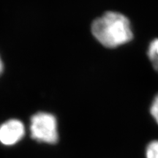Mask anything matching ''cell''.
<instances>
[{"label": "cell", "instance_id": "3957f363", "mask_svg": "<svg viewBox=\"0 0 158 158\" xmlns=\"http://www.w3.org/2000/svg\"><path fill=\"white\" fill-rule=\"evenodd\" d=\"M25 128L18 119H10L0 126V142L5 146H12L22 139Z\"/></svg>", "mask_w": 158, "mask_h": 158}, {"label": "cell", "instance_id": "52a82bcc", "mask_svg": "<svg viewBox=\"0 0 158 158\" xmlns=\"http://www.w3.org/2000/svg\"><path fill=\"white\" fill-rule=\"evenodd\" d=\"M2 70H3V63L2 62L1 58H0V74L2 73Z\"/></svg>", "mask_w": 158, "mask_h": 158}, {"label": "cell", "instance_id": "277c9868", "mask_svg": "<svg viewBox=\"0 0 158 158\" xmlns=\"http://www.w3.org/2000/svg\"><path fill=\"white\" fill-rule=\"evenodd\" d=\"M147 53L153 68L158 72V38L153 39L150 42Z\"/></svg>", "mask_w": 158, "mask_h": 158}, {"label": "cell", "instance_id": "5b68a950", "mask_svg": "<svg viewBox=\"0 0 158 158\" xmlns=\"http://www.w3.org/2000/svg\"><path fill=\"white\" fill-rule=\"evenodd\" d=\"M145 156L146 158H158V140H153L147 144Z\"/></svg>", "mask_w": 158, "mask_h": 158}, {"label": "cell", "instance_id": "6da1fadb", "mask_svg": "<svg viewBox=\"0 0 158 158\" xmlns=\"http://www.w3.org/2000/svg\"><path fill=\"white\" fill-rule=\"evenodd\" d=\"M92 31L99 42L108 48H116L133 38L129 19L117 12H107L94 20Z\"/></svg>", "mask_w": 158, "mask_h": 158}, {"label": "cell", "instance_id": "7a4b0ae2", "mask_svg": "<svg viewBox=\"0 0 158 158\" xmlns=\"http://www.w3.org/2000/svg\"><path fill=\"white\" fill-rule=\"evenodd\" d=\"M31 136L39 142L49 144L58 141V130L56 118L48 113H37L31 118Z\"/></svg>", "mask_w": 158, "mask_h": 158}, {"label": "cell", "instance_id": "8992f818", "mask_svg": "<svg viewBox=\"0 0 158 158\" xmlns=\"http://www.w3.org/2000/svg\"><path fill=\"white\" fill-rule=\"evenodd\" d=\"M149 112L154 119H155L156 123L158 124V94H156L149 108Z\"/></svg>", "mask_w": 158, "mask_h": 158}]
</instances>
